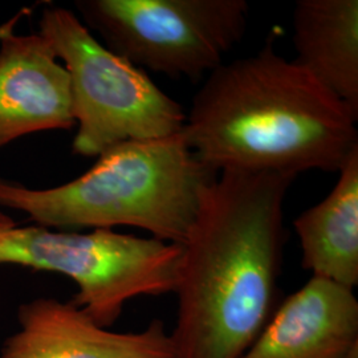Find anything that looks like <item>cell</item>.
<instances>
[{
	"mask_svg": "<svg viewBox=\"0 0 358 358\" xmlns=\"http://www.w3.org/2000/svg\"><path fill=\"white\" fill-rule=\"evenodd\" d=\"M183 245L113 230H52L20 226L0 210V264L68 276L78 287L72 303L110 328L138 296L176 292Z\"/></svg>",
	"mask_w": 358,
	"mask_h": 358,
	"instance_id": "cell-4",
	"label": "cell"
},
{
	"mask_svg": "<svg viewBox=\"0 0 358 358\" xmlns=\"http://www.w3.org/2000/svg\"><path fill=\"white\" fill-rule=\"evenodd\" d=\"M358 344L353 289L312 276L276 307L241 358H340Z\"/></svg>",
	"mask_w": 358,
	"mask_h": 358,
	"instance_id": "cell-9",
	"label": "cell"
},
{
	"mask_svg": "<svg viewBox=\"0 0 358 358\" xmlns=\"http://www.w3.org/2000/svg\"><path fill=\"white\" fill-rule=\"evenodd\" d=\"M296 177L220 173L183 244L174 358H241L276 309Z\"/></svg>",
	"mask_w": 358,
	"mask_h": 358,
	"instance_id": "cell-1",
	"label": "cell"
},
{
	"mask_svg": "<svg viewBox=\"0 0 358 358\" xmlns=\"http://www.w3.org/2000/svg\"><path fill=\"white\" fill-rule=\"evenodd\" d=\"M294 60L358 115L357 0H299Z\"/></svg>",
	"mask_w": 358,
	"mask_h": 358,
	"instance_id": "cell-10",
	"label": "cell"
},
{
	"mask_svg": "<svg viewBox=\"0 0 358 358\" xmlns=\"http://www.w3.org/2000/svg\"><path fill=\"white\" fill-rule=\"evenodd\" d=\"M73 125L69 75L47 40L7 32L0 45V149L28 134Z\"/></svg>",
	"mask_w": 358,
	"mask_h": 358,
	"instance_id": "cell-8",
	"label": "cell"
},
{
	"mask_svg": "<svg viewBox=\"0 0 358 358\" xmlns=\"http://www.w3.org/2000/svg\"><path fill=\"white\" fill-rule=\"evenodd\" d=\"M69 75L77 131L72 150L99 157L118 143L166 138L183 131L186 115L149 75L108 50L80 17L47 7L38 22Z\"/></svg>",
	"mask_w": 358,
	"mask_h": 358,
	"instance_id": "cell-5",
	"label": "cell"
},
{
	"mask_svg": "<svg viewBox=\"0 0 358 358\" xmlns=\"http://www.w3.org/2000/svg\"><path fill=\"white\" fill-rule=\"evenodd\" d=\"M301 266L312 276L353 289L358 284V148L320 203L294 219Z\"/></svg>",
	"mask_w": 358,
	"mask_h": 358,
	"instance_id": "cell-11",
	"label": "cell"
},
{
	"mask_svg": "<svg viewBox=\"0 0 358 358\" xmlns=\"http://www.w3.org/2000/svg\"><path fill=\"white\" fill-rule=\"evenodd\" d=\"M358 115L267 44L207 75L183 137L217 173L338 171L358 148Z\"/></svg>",
	"mask_w": 358,
	"mask_h": 358,
	"instance_id": "cell-2",
	"label": "cell"
},
{
	"mask_svg": "<svg viewBox=\"0 0 358 358\" xmlns=\"http://www.w3.org/2000/svg\"><path fill=\"white\" fill-rule=\"evenodd\" d=\"M103 45L145 71L198 81L247 31L245 0H78Z\"/></svg>",
	"mask_w": 358,
	"mask_h": 358,
	"instance_id": "cell-6",
	"label": "cell"
},
{
	"mask_svg": "<svg viewBox=\"0 0 358 358\" xmlns=\"http://www.w3.org/2000/svg\"><path fill=\"white\" fill-rule=\"evenodd\" d=\"M340 358H358V344L350 346Z\"/></svg>",
	"mask_w": 358,
	"mask_h": 358,
	"instance_id": "cell-12",
	"label": "cell"
},
{
	"mask_svg": "<svg viewBox=\"0 0 358 358\" xmlns=\"http://www.w3.org/2000/svg\"><path fill=\"white\" fill-rule=\"evenodd\" d=\"M17 319L20 331L6 340L0 358H174L162 321L141 332H112L72 301L56 299L22 304Z\"/></svg>",
	"mask_w": 358,
	"mask_h": 358,
	"instance_id": "cell-7",
	"label": "cell"
},
{
	"mask_svg": "<svg viewBox=\"0 0 358 358\" xmlns=\"http://www.w3.org/2000/svg\"><path fill=\"white\" fill-rule=\"evenodd\" d=\"M217 174L179 133L118 143L87 173L51 189H29L0 177V207L23 211L48 229L130 226L183 245Z\"/></svg>",
	"mask_w": 358,
	"mask_h": 358,
	"instance_id": "cell-3",
	"label": "cell"
}]
</instances>
